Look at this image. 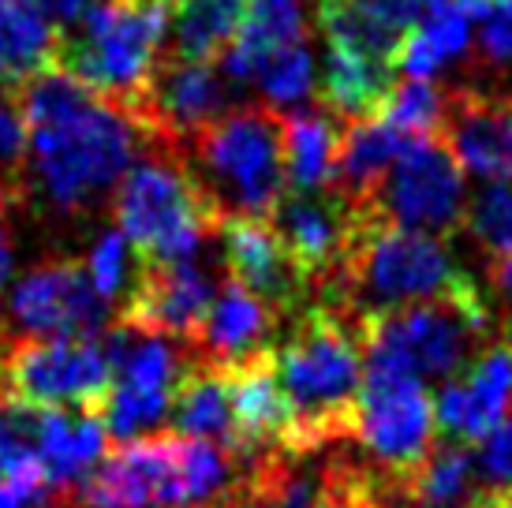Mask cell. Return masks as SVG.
Instances as JSON below:
<instances>
[{"mask_svg": "<svg viewBox=\"0 0 512 508\" xmlns=\"http://www.w3.org/2000/svg\"><path fill=\"white\" fill-rule=\"evenodd\" d=\"M12 266H15V243L8 225H4V210H0V292H4V284L12 277Z\"/></svg>", "mask_w": 512, "mask_h": 508, "instance_id": "obj_40", "label": "cell"}, {"mask_svg": "<svg viewBox=\"0 0 512 508\" xmlns=\"http://www.w3.org/2000/svg\"><path fill=\"white\" fill-rule=\"evenodd\" d=\"M57 30L30 0H0V90L15 94L19 86L57 68L60 57Z\"/></svg>", "mask_w": 512, "mask_h": 508, "instance_id": "obj_21", "label": "cell"}, {"mask_svg": "<svg viewBox=\"0 0 512 508\" xmlns=\"http://www.w3.org/2000/svg\"><path fill=\"white\" fill-rule=\"evenodd\" d=\"M157 4H176V0H157Z\"/></svg>", "mask_w": 512, "mask_h": 508, "instance_id": "obj_43", "label": "cell"}, {"mask_svg": "<svg viewBox=\"0 0 512 508\" xmlns=\"http://www.w3.org/2000/svg\"><path fill=\"white\" fill-rule=\"evenodd\" d=\"M270 225L288 247V254L299 262V269L311 277L314 292H322L341 273L348 247L363 225V210L341 187L285 191L277 210L270 213Z\"/></svg>", "mask_w": 512, "mask_h": 508, "instance_id": "obj_13", "label": "cell"}, {"mask_svg": "<svg viewBox=\"0 0 512 508\" xmlns=\"http://www.w3.org/2000/svg\"><path fill=\"white\" fill-rule=\"evenodd\" d=\"M172 411V393L161 389H139V385H113V393L105 400V408L98 411L105 434H113L116 441H135L143 430H154L169 419Z\"/></svg>", "mask_w": 512, "mask_h": 508, "instance_id": "obj_31", "label": "cell"}, {"mask_svg": "<svg viewBox=\"0 0 512 508\" xmlns=\"http://www.w3.org/2000/svg\"><path fill=\"white\" fill-rule=\"evenodd\" d=\"M441 142L453 150L460 169L483 180H512V101L460 86L449 94Z\"/></svg>", "mask_w": 512, "mask_h": 508, "instance_id": "obj_17", "label": "cell"}, {"mask_svg": "<svg viewBox=\"0 0 512 508\" xmlns=\"http://www.w3.org/2000/svg\"><path fill=\"white\" fill-rule=\"evenodd\" d=\"M105 456V426L98 415L64 408L42 411V441H38V460L53 486L68 490L72 482L86 479L94 464Z\"/></svg>", "mask_w": 512, "mask_h": 508, "instance_id": "obj_24", "label": "cell"}, {"mask_svg": "<svg viewBox=\"0 0 512 508\" xmlns=\"http://www.w3.org/2000/svg\"><path fill=\"white\" fill-rule=\"evenodd\" d=\"M490 8H498V12H505V15H512V0H486Z\"/></svg>", "mask_w": 512, "mask_h": 508, "instance_id": "obj_42", "label": "cell"}, {"mask_svg": "<svg viewBox=\"0 0 512 508\" xmlns=\"http://www.w3.org/2000/svg\"><path fill=\"white\" fill-rule=\"evenodd\" d=\"M393 75H397V64H389V60H374L356 49L329 45L318 101L329 116H348V120L378 116L389 90L397 86Z\"/></svg>", "mask_w": 512, "mask_h": 508, "instance_id": "obj_22", "label": "cell"}, {"mask_svg": "<svg viewBox=\"0 0 512 508\" xmlns=\"http://www.w3.org/2000/svg\"><path fill=\"white\" fill-rule=\"evenodd\" d=\"M42 411L45 408L0 396V475H19L30 467H42V460H38Z\"/></svg>", "mask_w": 512, "mask_h": 508, "instance_id": "obj_32", "label": "cell"}, {"mask_svg": "<svg viewBox=\"0 0 512 508\" xmlns=\"http://www.w3.org/2000/svg\"><path fill=\"white\" fill-rule=\"evenodd\" d=\"M251 0H176L169 15V57L210 60L225 57L236 42Z\"/></svg>", "mask_w": 512, "mask_h": 508, "instance_id": "obj_26", "label": "cell"}, {"mask_svg": "<svg viewBox=\"0 0 512 508\" xmlns=\"http://www.w3.org/2000/svg\"><path fill=\"white\" fill-rule=\"evenodd\" d=\"M228 83L210 60L157 57L146 83L116 113L128 116L146 142L184 146L228 113Z\"/></svg>", "mask_w": 512, "mask_h": 508, "instance_id": "obj_11", "label": "cell"}, {"mask_svg": "<svg viewBox=\"0 0 512 508\" xmlns=\"http://www.w3.org/2000/svg\"><path fill=\"white\" fill-rule=\"evenodd\" d=\"M494 284H498V296L509 311V340H512V258H501L494 266Z\"/></svg>", "mask_w": 512, "mask_h": 508, "instance_id": "obj_41", "label": "cell"}, {"mask_svg": "<svg viewBox=\"0 0 512 508\" xmlns=\"http://www.w3.org/2000/svg\"><path fill=\"white\" fill-rule=\"evenodd\" d=\"M30 187L57 210H83L113 191L135 161L139 131L124 113L94 94L75 113L30 127Z\"/></svg>", "mask_w": 512, "mask_h": 508, "instance_id": "obj_5", "label": "cell"}, {"mask_svg": "<svg viewBox=\"0 0 512 508\" xmlns=\"http://www.w3.org/2000/svg\"><path fill=\"white\" fill-rule=\"evenodd\" d=\"M445 105H449V94L441 90L438 83L430 79H408L389 90L385 105L378 109L389 127H397L400 135H412V139H430L445 127Z\"/></svg>", "mask_w": 512, "mask_h": 508, "instance_id": "obj_30", "label": "cell"}, {"mask_svg": "<svg viewBox=\"0 0 512 508\" xmlns=\"http://www.w3.org/2000/svg\"><path fill=\"white\" fill-rule=\"evenodd\" d=\"M172 423L184 438L214 441L232 452V400H228V374L206 363H191L172 393Z\"/></svg>", "mask_w": 512, "mask_h": 508, "instance_id": "obj_27", "label": "cell"}, {"mask_svg": "<svg viewBox=\"0 0 512 508\" xmlns=\"http://www.w3.org/2000/svg\"><path fill=\"white\" fill-rule=\"evenodd\" d=\"M299 38H303V12L296 0H251L240 34L225 53V75L232 83H247L281 49L299 45Z\"/></svg>", "mask_w": 512, "mask_h": 508, "instance_id": "obj_25", "label": "cell"}, {"mask_svg": "<svg viewBox=\"0 0 512 508\" xmlns=\"http://www.w3.org/2000/svg\"><path fill=\"white\" fill-rule=\"evenodd\" d=\"M468 191H464V169L453 150L430 135L412 139L408 150L389 169L378 195L359 202L363 210L382 225L415 228L430 236H449L468 217Z\"/></svg>", "mask_w": 512, "mask_h": 508, "instance_id": "obj_10", "label": "cell"}, {"mask_svg": "<svg viewBox=\"0 0 512 508\" xmlns=\"http://www.w3.org/2000/svg\"><path fill=\"white\" fill-rule=\"evenodd\" d=\"M4 322L23 337H101L109 329V303L94 292L90 273L79 262L57 258L30 269L8 292Z\"/></svg>", "mask_w": 512, "mask_h": 508, "instance_id": "obj_12", "label": "cell"}, {"mask_svg": "<svg viewBox=\"0 0 512 508\" xmlns=\"http://www.w3.org/2000/svg\"><path fill=\"white\" fill-rule=\"evenodd\" d=\"M512 415V340L490 344L475 355L464 374L441 385L434 396V419L445 438L471 445L494 434Z\"/></svg>", "mask_w": 512, "mask_h": 508, "instance_id": "obj_16", "label": "cell"}, {"mask_svg": "<svg viewBox=\"0 0 512 508\" xmlns=\"http://www.w3.org/2000/svg\"><path fill=\"white\" fill-rule=\"evenodd\" d=\"M475 471H479L475 452L460 441H449V445L430 452L427 464L404 482L400 497H404V505L415 508H464L471 497L479 494L475 490Z\"/></svg>", "mask_w": 512, "mask_h": 508, "instance_id": "obj_29", "label": "cell"}, {"mask_svg": "<svg viewBox=\"0 0 512 508\" xmlns=\"http://www.w3.org/2000/svg\"><path fill=\"white\" fill-rule=\"evenodd\" d=\"M281 314L266 307L258 296H251L243 284L228 277L221 292L214 296V307L206 314L195 348L202 352L199 363L214 370H240L258 355L273 352V329Z\"/></svg>", "mask_w": 512, "mask_h": 508, "instance_id": "obj_19", "label": "cell"}, {"mask_svg": "<svg viewBox=\"0 0 512 508\" xmlns=\"http://www.w3.org/2000/svg\"><path fill=\"white\" fill-rule=\"evenodd\" d=\"M273 367L292 408L285 456L352 438L363 389V329L352 314L329 303L303 307L292 337L273 352Z\"/></svg>", "mask_w": 512, "mask_h": 508, "instance_id": "obj_1", "label": "cell"}, {"mask_svg": "<svg viewBox=\"0 0 512 508\" xmlns=\"http://www.w3.org/2000/svg\"><path fill=\"white\" fill-rule=\"evenodd\" d=\"M486 0H430L397 49V68L408 79H430L471 42V19H483Z\"/></svg>", "mask_w": 512, "mask_h": 508, "instance_id": "obj_20", "label": "cell"}, {"mask_svg": "<svg viewBox=\"0 0 512 508\" xmlns=\"http://www.w3.org/2000/svg\"><path fill=\"white\" fill-rule=\"evenodd\" d=\"M221 240H225V262L232 281L243 284L251 296H258L277 314H292L296 318L303 311V303L314 292V284L299 269L296 258L288 254V247L273 232L270 221L228 217L225 225H221Z\"/></svg>", "mask_w": 512, "mask_h": 508, "instance_id": "obj_15", "label": "cell"}, {"mask_svg": "<svg viewBox=\"0 0 512 508\" xmlns=\"http://www.w3.org/2000/svg\"><path fill=\"white\" fill-rule=\"evenodd\" d=\"M38 12L49 19V23H60V27H75L98 0H30Z\"/></svg>", "mask_w": 512, "mask_h": 508, "instance_id": "obj_39", "label": "cell"}, {"mask_svg": "<svg viewBox=\"0 0 512 508\" xmlns=\"http://www.w3.org/2000/svg\"><path fill=\"white\" fill-rule=\"evenodd\" d=\"M490 325L494 314L479 284L471 281L453 296L363 318V363L415 381H449L475 363Z\"/></svg>", "mask_w": 512, "mask_h": 508, "instance_id": "obj_4", "label": "cell"}, {"mask_svg": "<svg viewBox=\"0 0 512 508\" xmlns=\"http://www.w3.org/2000/svg\"><path fill=\"white\" fill-rule=\"evenodd\" d=\"M169 34V4L157 0H98L60 38L57 68L120 109L146 83L157 49Z\"/></svg>", "mask_w": 512, "mask_h": 508, "instance_id": "obj_6", "label": "cell"}, {"mask_svg": "<svg viewBox=\"0 0 512 508\" xmlns=\"http://www.w3.org/2000/svg\"><path fill=\"white\" fill-rule=\"evenodd\" d=\"M113 393V367L101 337H23L4 348L0 396L34 408H79L98 415Z\"/></svg>", "mask_w": 512, "mask_h": 508, "instance_id": "obj_8", "label": "cell"}, {"mask_svg": "<svg viewBox=\"0 0 512 508\" xmlns=\"http://www.w3.org/2000/svg\"><path fill=\"white\" fill-rule=\"evenodd\" d=\"M483 449H479V471H483V479L494 486V490H505V494H512V419H505V423L494 430V434H486L483 441H479Z\"/></svg>", "mask_w": 512, "mask_h": 508, "instance_id": "obj_37", "label": "cell"}, {"mask_svg": "<svg viewBox=\"0 0 512 508\" xmlns=\"http://www.w3.org/2000/svg\"><path fill=\"white\" fill-rule=\"evenodd\" d=\"M341 131L329 113H285V172L292 191H326L337 184Z\"/></svg>", "mask_w": 512, "mask_h": 508, "instance_id": "obj_28", "label": "cell"}, {"mask_svg": "<svg viewBox=\"0 0 512 508\" xmlns=\"http://www.w3.org/2000/svg\"><path fill=\"white\" fill-rule=\"evenodd\" d=\"M113 213L139 262H191L206 236L221 232L191 172L169 161L131 165L116 184Z\"/></svg>", "mask_w": 512, "mask_h": 508, "instance_id": "obj_7", "label": "cell"}, {"mask_svg": "<svg viewBox=\"0 0 512 508\" xmlns=\"http://www.w3.org/2000/svg\"><path fill=\"white\" fill-rule=\"evenodd\" d=\"M471 236L483 243L494 258H512V180H494L479 191L468 206Z\"/></svg>", "mask_w": 512, "mask_h": 508, "instance_id": "obj_34", "label": "cell"}, {"mask_svg": "<svg viewBox=\"0 0 512 508\" xmlns=\"http://www.w3.org/2000/svg\"><path fill=\"white\" fill-rule=\"evenodd\" d=\"M191 180L199 184L210 210L221 217L270 221L288 191L285 172V113L270 105L232 109L187 142Z\"/></svg>", "mask_w": 512, "mask_h": 508, "instance_id": "obj_3", "label": "cell"}, {"mask_svg": "<svg viewBox=\"0 0 512 508\" xmlns=\"http://www.w3.org/2000/svg\"><path fill=\"white\" fill-rule=\"evenodd\" d=\"M131 247L128 236L120 232V228H109L98 243H94V251H90V284H94V292H98L105 303H113L128 292L131 277H135V269H131Z\"/></svg>", "mask_w": 512, "mask_h": 508, "instance_id": "obj_36", "label": "cell"}, {"mask_svg": "<svg viewBox=\"0 0 512 508\" xmlns=\"http://www.w3.org/2000/svg\"><path fill=\"white\" fill-rule=\"evenodd\" d=\"M464 284H471V277L456 266L441 236L382 225L363 210V225L348 247L341 273L322 288V303L341 307L363 322L412 303L453 296Z\"/></svg>", "mask_w": 512, "mask_h": 508, "instance_id": "obj_2", "label": "cell"}, {"mask_svg": "<svg viewBox=\"0 0 512 508\" xmlns=\"http://www.w3.org/2000/svg\"><path fill=\"white\" fill-rule=\"evenodd\" d=\"M408 142L412 135H400L382 116L352 120L341 131V146H337V184L344 195H352L356 202L378 195V187L385 184L397 157L408 150Z\"/></svg>", "mask_w": 512, "mask_h": 508, "instance_id": "obj_23", "label": "cell"}, {"mask_svg": "<svg viewBox=\"0 0 512 508\" xmlns=\"http://www.w3.org/2000/svg\"><path fill=\"white\" fill-rule=\"evenodd\" d=\"M434 434H438V419L423 381L363 363V389H359L352 438L374 460V471L404 490V482L430 460Z\"/></svg>", "mask_w": 512, "mask_h": 508, "instance_id": "obj_9", "label": "cell"}, {"mask_svg": "<svg viewBox=\"0 0 512 508\" xmlns=\"http://www.w3.org/2000/svg\"><path fill=\"white\" fill-rule=\"evenodd\" d=\"M479 45H483L486 60H494V64H512V15H505L486 4Z\"/></svg>", "mask_w": 512, "mask_h": 508, "instance_id": "obj_38", "label": "cell"}, {"mask_svg": "<svg viewBox=\"0 0 512 508\" xmlns=\"http://www.w3.org/2000/svg\"><path fill=\"white\" fill-rule=\"evenodd\" d=\"M214 307V284L191 262H139L124 292L120 322L154 337L199 340Z\"/></svg>", "mask_w": 512, "mask_h": 508, "instance_id": "obj_14", "label": "cell"}, {"mask_svg": "<svg viewBox=\"0 0 512 508\" xmlns=\"http://www.w3.org/2000/svg\"><path fill=\"white\" fill-rule=\"evenodd\" d=\"M30 195V135L15 101L0 98V210Z\"/></svg>", "mask_w": 512, "mask_h": 508, "instance_id": "obj_33", "label": "cell"}, {"mask_svg": "<svg viewBox=\"0 0 512 508\" xmlns=\"http://www.w3.org/2000/svg\"><path fill=\"white\" fill-rule=\"evenodd\" d=\"M273 352L243 363L240 370H228V400H232V430H236L232 452L240 460L285 456L288 449L292 408H288V396L277 381Z\"/></svg>", "mask_w": 512, "mask_h": 508, "instance_id": "obj_18", "label": "cell"}, {"mask_svg": "<svg viewBox=\"0 0 512 508\" xmlns=\"http://www.w3.org/2000/svg\"><path fill=\"white\" fill-rule=\"evenodd\" d=\"M255 79L273 105H299L303 98H311V86H314L311 49L303 42L288 45L273 60L262 64V71H258Z\"/></svg>", "mask_w": 512, "mask_h": 508, "instance_id": "obj_35", "label": "cell"}]
</instances>
